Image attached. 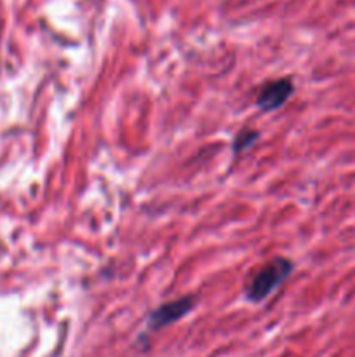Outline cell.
<instances>
[{"label":"cell","mask_w":355,"mask_h":357,"mask_svg":"<svg viewBox=\"0 0 355 357\" xmlns=\"http://www.w3.org/2000/svg\"><path fill=\"white\" fill-rule=\"evenodd\" d=\"M292 272V261L287 258H274L260 268L246 286V296L249 302L258 303L281 288Z\"/></svg>","instance_id":"1"},{"label":"cell","mask_w":355,"mask_h":357,"mask_svg":"<svg viewBox=\"0 0 355 357\" xmlns=\"http://www.w3.org/2000/svg\"><path fill=\"white\" fill-rule=\"evenodd\" d=\"M294 93V84L291 79H278L271 80V82L265 84L260 89L256 98V107L261 112H274L278 110L285 101L291 98V94Z\"/></svg>","instance_id":"2"},{"label":"cell","mask_w":355,"mask_h":357,"mask_svg":"<svg viewBox=\"0 0 355 357\" xmlns=\"http://www.w3.org/2000/svg\"><path fill=\"white\" fill-rule=\"evenodd\" d=\"M194 307H195L194 296H183V298H178V300H173V302L164 303V305H160L159 309H155L152 314H150L148 326L152 328V330H160V328L169 326V324L183 319V317L187 316Z\"/></svg>","instance_id":"3"},{"label":"cell","mask_w":355,"mask_h":357,"mask_svg":"<svg viewBox=\"0 0 355 357\" xmlns=\"http://www.w3.org/2000/svg\"><path fill=\"white\" fill-rule=\"evenodd\" d=\"M258 138H260V132L254 129H242L240 132H237L235 142H233V153H240L251 149L258 142Z\"/></svg>","instance_id":"4"}]
</instances>
